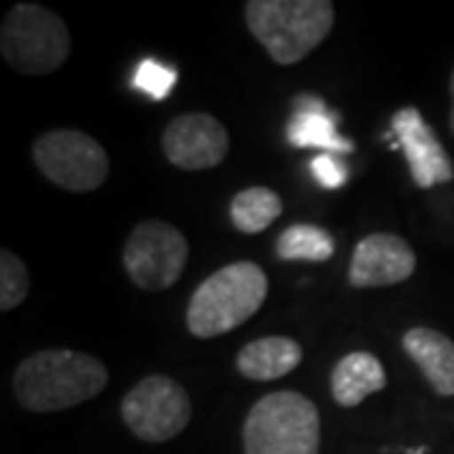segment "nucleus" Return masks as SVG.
<instances>
[{"label":"nucleus","instance_id":"obj_1","mask_svg":"<svg viewBox=\"0 0 454 454\" xmlns=\"http://www.w3.org/2000/svg\"><path fill=\"white\" fill-rule=\"evenodd\" d=\"M109 384V372L98 358L49 348L23 358L13 376L18 404L35 414H53L98 396Z\"/></svg>","mask_w":454,"mask_h":454},{"label":"nucleus","instance_id":"obj_2","mask_svg":"<svg viewBox=\"0 0 454 454\" xmlns=\"http://www.w3.org/2000/svg\"><path fill=\"white\" fill-rule=\"evenodd\" d=\"M331 0H250L245 23L268 56L280 66L303 61L333 31Z\"/></svg>","mask_w":454,"mask_h":454},{"label":"nucleus","instance_id":"obj_3","mask_svg":"<svg viewBox=\"0 0 454 454\" xmlns=\"http://www.w3.org/2000/svg\"><path fill=\"white\" fill-rule=\"evenodd\" d=\"M268 295L265 270L238 260L200 283L187 306V328L195 339H215L247 324Z\"/></svg>","mask_w":454,"mask_h":454},{"label":"nucleus","instance_id":"obj_4","mask_svg":"<svg viewBox=\"0 0 454 454\" xmlns=\"http://www.w3.org/2000/svg\"><path fill=\"white\" fill-rule=\"evenodd\" d=\"M245 454H318L321 414L298 391H273L247 411Z\"/></svg>","mask_w":454,"mask_h":454},{"label":"nucleus","instance_id":"obj_5","mask_svg":"<svg viewBox=\"0 0 454 454\" xmlns=\"http://www.w3.org/2000/svg\"><path fill=\"white\" fill-rule=\"evenodd\" d=\"M0 53L18 74L46 76L68 61L71 33L49 8L38 3H18L3 18Z\"/></svg>","mask_w":454,"mask_h":454},{"label":"nucleus","instance_id":"obj_6","mask_svg":"<svg viewBox=\"0 0 454 454\" xmlns=\"http://www.w3.org/2000/svg\"><path fill=\"white\" fill-rule=\"evenodd\" d=\"M41 175L68 192H94L109 177V157L94 137L79 129H53L33 142Z\"/></svg>","mask_w":454,"mask_h":454},{"label":"nucleus","instance_id":"obj_7","mask_svg":"<svg viewBox=\"0 0 454 454\" xmlns=\"http://www.w3.org/2000/svg\"><path fill=\"white\" fill-rule=\"evenodd\" d=\"M124 270L137 288L162 293L184 273L190 243L177 227L162 220H145L134 227L124 243Z\"/></svg>","mask_w":454,"mask_h":454},{"label":"nucleus","instance_id":"obj_8","mask_svg":"<svg viewBox=\"0 0 454 454\" xmlns=\"http://www.w3.org/2000/svg\"><path fill=\"white\" fill-rule=\"evenodd\" d=\"M121 419L142 442H169L192 419L187 391L175 379L152 373L121 399Z\"/></svg>","mask_w":454,"mask_h":454},{"label":"nucleus","instance_id":"obj_9","mask_svg":"<svg viewBox=\"0 0 454 454\" xmlns=\"http://www.w3.org/2000/svg\"><path fill=\"white\" fill-rule=\"evenodd\" d=\"M162 149L169 164L184 172H202L225 160L230 152V134L212 114H182L167 124Z\"/></svg>","mask_w":454,"mask_h":454},{"label":"nucleus","instance_id":"obj_10","mask_svg":"<svg viewBox=\"0 0 454 454\" xmlns=\"http://www.w3.org/2000/svg\"><path fill=\"white\" fill-rule=\"evenodd\" d=\"M391 131L396 137V146L404 152L411 179L419 190H432L437 184H447L454 179V164L442 146L434 129L424 121L417 106H404L394 114Z\"/></svg>","mask_w":454,"mask_h":454},{"label":"nucleus","instance_id":"obj_11","mask_svg":"<svg viewBox=\"0 0 454 454\" xmlns=\"http://www.w3.org/2000/svg\"><path fill=\"white\" fill-rule=\"evenodd\" d=\"M417 270V255L404 238L391 232L366 235L354 250L348 283L354 288H384L404 283Z\"/></svg>","mask_w":454,"mask_h":454},{"label":"nucleus","instance_id":"obj_12","mask_svg":"<svg viewBox=\"0 0 454 454\" xmlns=\"http://www.w3.org/2000/svg\"><path fill=\"white\" fill-rule=\"evenodd\" d=\"M339 121L340 116L325 106L324 98L303 94L295 98L286 127L288 145L295 149H321V154H348L356 146L340 134Z\"/></svg>","mask_w":454,"mask_h":454},{"label":"nucleus","instance_id":"obj_13","mask_svg":"<svg viewBox=\"0 0 454 454\" xmlns=\"http://www.w3.org/2000/svg\"><path fill=\"white\" fill-rule=\"evenodd\" d=\"M404 354L424 373L439 396H454V340L434 328H409L402 339Z\"/></svg>","mask_w":454,"mask_h":454},{"label":"nucleus","instance_id":"obj_14","mask_svg":"<svg viewBox=\"0 0 454 454\" xmlns=\"http://www.w3.org/2000/svg\"><path fill=\"white\" fill-rule=\"evenodd\" d=\"M387 387V372L381 361L369 351L346 354L331 372V394L336 404L354 409L366 396Z\"/></svg>","mask_w":454,"mask_h":454},{"label":"nucleus","instance_id":"obj_15","mask_svg":"<svg viewBox=\"0 0 454 454\" xmlns=\"http://www.w3.org/2000/svg\"><path fill=\"white\" fill-rule=\"evenodd\" d=\"M303 358L298 340L288 336H265L245 343L238 354V372L250 381H276L291 373Z\"/></svg>","mask_w":454,"mask_h":454},{"label":"nucleus","instance_id":"obj_16","mask_svg":"<svg viewBox=\"0 0 454 454\" xmlns=\"http://www.w3.org/2000/svg\"><path fill=\"white\" fill-rule=\"evenodd\" d=\"M283 212V200L268 187H247L230 202V223L243 235H258L276 223Z\"/></svg>","mask_w":454,"mask_h":454},{"label":"nucleus","instance_id":"obj_17","mask_svg":"<svg viewBox=\"0 0 454 454\" xmlns=\"http://www.w3.org/2000/svg\"><path fill=\"white\" fill-rule=\"evenodd\" d=\"M336 253V240L324 227L298 225L286 227L276 243V255L280 260H309V262H325Z\"/></svg>","mask_w":454,"mask_h":454},{"label":"nucleus","instance_id":"obj_18","mask_svg":"<svg viewBox=\"0 0 454 454\" xmlns=\"http://www.w3.org/2000/svg\"><path fill=\"white\" fill-rule=\"evenodd\" d=\"M31 291V276L26 262L16 253L3 250L0 253V310L8 313L26 301Z\"/></svg>","mask_w":454,"mask_h":454},{"label":"nucleus","instance_id":"obj_19","mask_svg":"<svg viewBox=\"0 0 454 454\" xmlns=\"http://www.w3.org/2000/svg\"><path fill=\"white\" fill-rule=\"evenodd\" d=\"M131 83H134L137 91L152 97L154 101H162V98L169 97V91L177 83V68L175 66H164L157 59H145L134 68Z\"/></svg>","mask_w":454,"mask_h":454},{"label":"nucleus","instance_id":"obj_20","mask_svg":"<svg viewBox=\"0 0 454 454\" xmlns=\"http://www.w3.org/2000/svg\"><path fill=\"white\" fill-rule=\"evenodd\" d=\"M310 175L324 190H340L348 182V169L339 160V154H318V157H313Z\"/></svg>","mask_w":454,"mask_h":454},{"label":"nucleus","instance_id":"obj_21","mask_svg":"<svg viewBox=\"0 0 454 454\" xmlns=\"http://www.w3.org/2000/svg\"><path fill=\"white\" fill-rule=\"evenodd\" d=\"M450 97H452V109H450V131L454 134V71H452V79H450Z\"/></svg>","mask_w":454,"mask_h":454}]
</instances>
